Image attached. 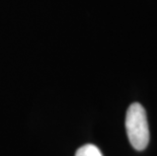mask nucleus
I'll return each instance as SVG.
<instances>
[{"label":"nucleus","mask_w":157,"mask_h":156,"mask_svg":"<svg viewBox=\"0 0 157 156\" xmlns=\"http://www.w3.org/2000/svg\"><path fill=\"white\" fill-rule=\"evenodd\" d=\"M75 156H102V153L95 145L86 144L81 146L76 151Z\"/></svg>","instance_id":"nucleus-2"},{"label":"nucleus","mask_w":157,"mask_h":156,"mask_svg":"<svg viewBox=\"0 0 157 156\" xmlns=\"http://www.w3.org/2000/svg\"><path fill=\"white\" fill-rule=\"evenodd\" d=\"M126 131L129 141L136 150H144L149 143V128L144 108L138 102L129 107L126 114Z\"/></svg>","instance_id":"nucleus-1"}]
</instances>
